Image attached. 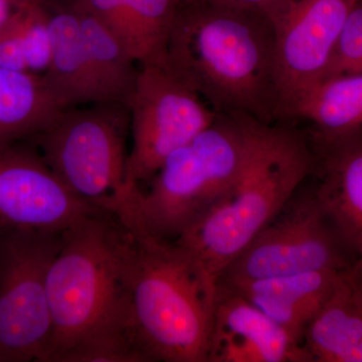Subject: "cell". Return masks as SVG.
<instances>
[{
    "label": "cell",
    "instance_id": "obj_20",
    "mask_svg": "<svg viewBox=\"0 0 362 362\" xmlns=\"http://www.w3.org/2000/svg\"><path fill=\"white\" fill-rule=\"evenodd\" d=\"M56 362H150L133 329L93 335L64 351Z\"/></svg>",
    "mask_w": 362,
    "mask_h": 362
},
{
    "label": "cell",
    "instance_id": "obj_9",
    "mask_svg": "<svg viewBox=\"0 0 362 362\" xmlns=\"http://www.w3.org/2000/svg\"><path fill=\"white\" fill-rule=\"evenodd\" d=\"M354 266L315 194L271 221L230 262L218 284L266 280Z\"/></svg>",
    "mask_w": 362,
    "mask_h": 362
},
{
    "label": "cell",
    "instance_id": "obj_27",
    "mask_svg": "<svg viewBox=\"0 0 362 362\" xmlns=\"http://www.w3.org/2000/svg\"><path fill=\"white\" fill-rule=\"evenodd\" d=\"M352 271L356 274V277L358 278L359 282L362 286V269L356 268V267L352 266Z\"/></svg>",
    "mask_w": 362,
    "mask_h": 362
},
{
    "label": "cell",
    "instance_id": "obj_12",
    "mask_svg": "<svg viewBox=\"0 0 362 362\" xmlns=\"http://www.w3.org/2000/svg\"><path fill=\"white\" fill-rule=\"evenodd\" d=\"M277 322L237 293L218 286L207 362H310Z\"/></svg>",
    "mask_w": 362,
    "mask_h": 362
},
{
    "label": "cell",
    "instance_id": "obj_3",
    "mask_svg": "<svg viewBox=\"0 0 362 362\" xmlns=\"http://www.w3.org/2000/svg\"><path fill=\"white\" fill-rule=\"evenodd\" d=\"M134 251L132 230L111 214H93L64 232L47 274L52 337L45 362H56L85 338L134 329L130 307Z\"/></svg>",
    "mask_w": 362,
    "mask_h": 362
},
{
    "label": "cell",
    "instance_id": "obj_22",
    "mask_svg": "<svg viewBox=\"0 0 362 362\" xmlns=\"http://www.w3.org/2000/svg\"><path fill=\"white\" fill-rule=\"evenodd\" d=\"M23 45L28 71L42 75L52 57L49 13L45 4L23 0L20 7Z\"/></svg>",
    "mask_w": 362,
    "mask_h": 362
},
{
    "label": "cell",
    "instance_id": "obj_5",
    "mask_svg": "<svg viewBox=\"0 0 362 362\" xmlns=\"http://www.w3.org/2000/svg\"><path fill=\"white\" fill-rule=\"evenodd\" d=\"M250 116L218 113L211 125L175 150L139 190L120 221L175 242L225 194L239 175Z\"/></svg>",
    "mask_w": 362,
    "mask_h": 362
},
{
    "label": "cell",
    "instance_id": "obj_4",
    "mask_svg": "<svg viewBox=\"0 0 362 362\" xmlns=\"http://www.w3.org/2000/svg\"><path fill=\"white\" fill-rule=\"evenodd\" d=\"M131 318L150 362H207L218 284L175 242L131 228Z\"/></svg>",
    "mask_w": 362,
    "mask_h": 362
},
{
    "label": "cell",
    "instance_id": "obj_13",
    "mask_svg": "<svg viewBox=\"0 0 362 362\" xmlns=\"http://www.w3.org/2000/svg\"><path fill=\"white\" fill-rule=\"evenodd\" d=\"M320 183L314 194L354 266L362 269V130L313 142Z\"/></svg>",
    "mask_w": 362,
    "mask_h": 362
},
{
    "label": "cell",
    "instance_id": "obj_24",
    "mask_svg": "<svg viewBox=\"0 0 362 362\" xmlns=\"http://www.w3.org/2000/svg\"><path fill=\"white\" fill-rule=\"evenodd\" d=\"M18 7L0 26V66L7 70L28 71Z\"/></svg>",
    "mask_w": 362,
    "mask_h": 362
},
{
    "label": "cell",
    "instance_id": "obj_11",
    "mask_svg": "<svg viewBox=\"0 0 362 362\" xmlns=\"http://www.w3.org/2000/svg\"><path fill=\"white\" fill-rule=\"evenodd\" d=\"M98 213L106 211L71 192L37 150L0 148V232H65Z\"/></svg>",
    "mask_w": 362,
    "mask_h": 362
},
{
    "label": "cell",
    "instance_id": "obj_26",
    "mask_svg": "<svg viewBox=\"0 0 362 362\" xmlns=\"http://www.w3.org/2000/svg\"><path fill=\"white\" fill-rule=\"evenodd\" d=\"M23 0H0V26L9 20Z\"/></svg>",
    "mask_w": 362,
    "mask_h": 362
},
{
    "label": "cell",
    "instance_id": "obj_18",
    "mask_svg": "<svg viewBox=\"0 0 362 362\" xmlns=\"http://www.w3.org/2000/svg\"><path fill=\"white\" fill-rule=\"evenodd\" d=\"M61 110L42 75L0 66V148L32 139Z\"/></svg>",
    "mask_w": 362,
    "mask_h": 362
},
{
    "label": "cell",
    "instance_id": "obj_10",
    "mask_svg": "<svg viewBox=\"0 0 362 362\" xmlns=\"http://www.w3.org/2000/svg\"><path fill=\"white\" fill-rule=\"evenodd\" d=\"M358 0H286L275 26V78L282 115L323 80L342 26Z\"/></svg>",
    "mask_w": 362,
    "mask_h": 362
},
{
    "label": "cell",
    "instance_id": "obj_28",
    "mask_svg": "<svg viewBox=\"0 0 362 362\" xmlns=\"http://www.w3.org/2000/svg\"><path fill=\"white\" fill-rule=\"evenodd\" d=\"M30 1L37 2V4H47V2L54 1V0H30Z\"/></svg>",
    "mask_w": 362,
    "mask_h": 362
},
{
    "label": "cell",
    "instance_id": "obj_2",
    "mask_svg": "<svg viewBox=\"0 0 362 362\" xmlns=\"http://www.w3.org/2000/svg\"><path fill=\"white\" fill-rule=\"evenodd\" d=\"M315 168V152L303 135L250 117L249 141L239 175L175 242L218 284L226 267L290 204Z\"/></svg>",
    "mask_w": 362,
    "mask_h": 362
},
{
    "label": "cell",
    "instance_id": "obj_19",
    "mask_svg": "<svg viewBox=\"0 0 362 362\" xmlns=\"http://www.w3.org/2000/svg\"><path fill=\"white\" fill-rule=\"evenodd\" d=\"M291 117L313 124V142H325L362 130V74L327 78L312 88Z\"/></svg>",
    "mask_w": 362,
    "mask_h": 362
},
{
    "label": "cell",
    "instance_id": "obj_15",
    "mask_svg": "<svg viewBox=\"0 0 362 362\" xmlns=\"http://www.w3.org/2000/svg\"><path fill=\"white\" fill-rule=\"evenodd\" d=\"M49 13L52 57L42 74L59 108L98 103L77 11L70 0L45 4Z\"/></svg>",
    "mask_w": 362,
    "mask_h": 362
},
{
    "label": "cell",
    "instance_id": "obj_21",
    "mask_svg": "<svg viewBox=\"0 0 362 362\" xmlns=\"http://www.w3.org/2000/svg\"><path fill=\"white\" fill-rule=\"evenodd\" d=\"M134 20L146 59L144 63H160L165 59L166 44L180 0H124Z\"/></svg>",
    "mask_w": 362,
    "mask_h": 362
},
{
    "label": "cell",
    "instance_id": "obj_6",
    "mask_svg": "<svg viewBox=\"0 0 362 362\" xmlns=\"http://www.w3.org/2000/svg\"><path fill=\"white\" fill-rule=\"evenodd\" d=\"M129 106L63 109L32 138L49 168L81 199L120 218L138 190L127 187Z\"/></svg>",
    "mask_w": 362,
    "mask_h": 362
},
{
    "label": "cell",
    "instance_id": "obj_16",
    "mask_svg": "<svg viewBox=\"0 0 362 362\" xmlns=\"http://www.w3.org/2000/svg\"><path fill=\"white\" fill-rule=\"evenodd\" d=\"M311 361L362 362V286L352 267L305 332Z\"/></svg>",
    "mask_w": 362,
    "mask_h": 362
},
{
    "label": "cell",
    "instance_id": "obj_7",
    "mask_svg": "<svg viewBox=\"0 0 362 362\" xmlns=\"http://www.w3.org/2000/svg\"><path fill=\"white\" fill-rule=\"evenodd\" d=\"M64 232H0V362H45L52 337L47 274Z\"/></svg>",
    "mask_w": 362,
    "mask_h": 362
},
{
    "label": "cell",
    "instance_id": "obj_1",
    "mask_svg": "<svg viewBox=\"0 0 362 362\" xmlns=\"http://www.w3.org/2000/svg\"><path fill=\"white\" fill-rule=\"evenodd\" d=\"M275 54V26L264 11L180 0L164 63L216 113L272 123L282 116Z\"/></svg>",
    "mask_w": 362,
    "mask_h": 362
},
{
    "label": "cell",
    "instance_id": "obj_14",
    "mask_svg": "<svg viewBox=\"0 0 362 362\" xmlns=\"http://www.w3.org/2000/svg\"><path fill=\"white\" fill-rule=\"evenodd\" d=\"M342 273L308 272L218 286L244 297L303 345L307 327L329 299Z\"/></svg>",
    "mask_w": 362,
    "mask_h": 362
},
{
    "label": "cell",
    "instance_id": "obj_17",
    "mask_svg": "<svg viewBox=\"0 0 362 362\" xmlns=\"http://www.w3.org/2000/svg\"><path fill=\"white\" fill-rule=\"evenodd\" d=\"M70 2L77 11L98 103L128 106L137 78V61L99 18L78 0Z\"/></svg>",
    "mask_w": 362,
    "mask_h": 362
},
{
    "label": "cell",
    "instance_id": "obj_8",
    "mask_svg": "<svg viewBox=\"0 0 362 362\" xmlns=\"http://www.w3.org/2000/svg\"><path fill=\"white\" fill-rule=\"evenodd\" d=\"M128 106L132 144L126 181L132 192L149 182L170 154L218 115L164 62L139 64Z\"/></svg>",
    "mask_w": 362,
    "mask_h": 362
},
{
    "label": "cell",
    "instance_id": "obj_23",
    "mask_svg": "<svg viewBox=\"0 0 362 362\" xmlns=\"http://www.w3.org/2000/svg\"><path fill=\"white\" fill-rule=\"evenodd\" d=\"M357 74H362V0L347 16L322 81Z\"/></svg>",
    "mask_w": 362,
    "mask_h": 362
},
{
    "label": "cell",
    "instance_id": "obj_25",
    "mask_svg": "<svg viewBox=\"0 0 362 362\" xmlns=\"http://www.w3.org/2000/svg\"><path fill=\"white\" fill-rule=\"evenodd\" d=\"M220 4H230V6L249 7V8L259 9L273 16L277 11L279 7L282 6L286 0H213Z\"/></svg>",
    "mask_w": 362,
    "mask_h": 362
}]
</instances>
